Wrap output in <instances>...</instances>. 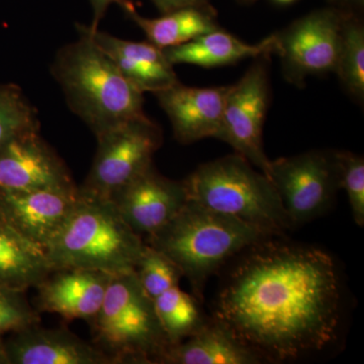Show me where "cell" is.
Masks as SVG:
<instances>
[{
	"mask_svg": "<svg viewBox=\"0 0 364 364\" xmlns=\"http://www.w3.org/2000/svg\"><path fill=\"white\" fill-rule=\"evenodd\" d=\"M336 73L354 97L364 95V28L360 21L344 16Z\"/></svg>",
	"mask_w": 364,
	"mask_h": 364,
	"instance_id": "603a6c76",
	"label": "cell"
},
{
	"mask_svg": "<svg viewBox=\"0 0 364 364\" xmlns=\"http://www.w3.org/2000/svg\"><path fill=\"white\" fill-rule=\"evenodd\" d=\"M339 186L348 196L352 217L359 227L364 225V160L350 152H336Z\"/></svg>",
	"mask_w": 364,
	"mask_h": 364,
	"instance_id": "4316f807",
	"label": "cell"
},
{
	"mask_svg": "<svg viewBox=\"0 0 364 364\" xmlns=\"http://www.w3.org/2000/svg\"><path fill=\"white\" fill-rule=\"evenodd\" d=\"M112 274L98 270L62 269L53 272L36 287L37 306L65 320L91 322L104 301Z\"/></svg>",
	"mask_w": 364,
	"mask_h": 364,
	"instance_id": "2e32d148",
	"label": "cell"
},
{
	"mask_svg": "<svg viewBox=\"0 0 364 364\" xmlns=\"http://www.w3.org/2000/svg\"><path fill=\"white\" fill-rule=\"evenodd\" d=\"M40 130L35 107L18 87L0 86V148L26 132Z\"/></svg>",
	"mask_w": 364,
	"mask_h": 364,
	"instance_id": "cb8c5ba5",
	"label": "cell"
},
{
	"mask_svg": "<svg viewBox=\"0 0 364 364\" xmlns=\"http://www.w3.org/2000/svg\"><path fill=\"white\" fill-rule=\"evenodd\" d=\"M97 140L92 166L79 191L111 200L153 165V156L162 144V134L145 114L102 134Z\"/></svg>",
	"mask_w": 364,
	"mask_h": 364,
	"instance_id": "52a82bcc",
	"label": "cell"
},
{
	"mask_svg": "<svg viewBox=\"0 0 364 364\" xmlns=\"http://www.w3.org/2000/svg\"><path fill=\"white\" fill-rule=\"evenodd\" d=\"M274 51V35L252 45L239 40L220 28L186 44L164 50L172 65L191 64L205 68L226 66L242 60L269 56Z\"/></svg>",
	"mask_w": 364,
	"mask_h": 364,
	"instance_id": "d6986e66",
	"label": "cell"
},
{
	"mask_svg": "<svg viewBox=\"0 0 364 364\" xmlns=\"http://www.w3.org/2000/svg\"><path fill=\"white\" fill-rule=\"evenodd\" d=\"M264 361L215 318L170 344L159 364H259Z\"/></svg>",
	"mask_w": 364,
	"mask_h": 364,
	"instance_id": "ac0fdd59",
	"label": "cell"
},
{
	"mask_svg": "<svg viewBox=\"0 0 364 364\" xmlns=\"http://www.w3.org/2000/svg\"><path fill=\"white\" fill-rule=\"evenodd\" d=\"M230 90L231 85L200 88L178 82L154 95L169 117L176 140L191 144L219 139Z\"/></svg>",
	"mask_w": 364,
	"mask_h": 364,
	"instance_id": "5bb4252c",
	"label": "cell"
},
{
	"mask_svg": "<svg viewBox=\"0 0 364 364\" xmlns=\"http://www.w3.org/2000/svg\"><path fill=\"white\" fill-rule=\"evenodd\" d=\"M123 9L149 42L162 50L186 44L219 28L214 16L203 6L177 9L157 18H144L129 2Z\"/></svg>",
	"mask_w": 364,
	"mask_h": 364,
	"instance_id": "44dd1931",
	"label": "cell"
},
{
	"mask_svg": "<svg viewBox=\"0 0 364 364\" xmlns=\"http://www.w3.org/2000/svg\"><path fill=\"white\" fill-rule=\"evenodd\" d=\"M145 245L111 200L79 191L70 218L44 251L54 272L88 269L114 275L134 272Z\"/></svg>",
	"mask_w": 364,
	"mask_h": 364,
	"instance_id": "277c9868",
	"label": "cell"
},
{
	"mask_svg": "<svg viewBox=\"0 0 364 364\" xmlns=\"http://www.w3.org/2000/svg\"><path fill=\"white\" fill-rule=\"evenodd\" d=\"M244 1H254V0H244Z\"/></svg>",
	"mask_w": 364,
	"mask_h": 364,
	"instance_id": "1f68e13d",
	"label": "cell"
},
{
	"mask_svg": "<svg viewBox=\"0 0 364 364\" xmlns=\"http://www.w3.org/2000/svg\"><path fill=\"white\" fill-rule=\"evenodd\" d=\"M0 364H9V356L6 348V342L2 339V334H0Z\"/></svg>",
	"mask_w": 364,
	"mask_h": 364,
	"instance_id": "f546056e",
	"label": "cell"
},
{
	"mask_svg": "<svg viewBox=\"0 0 364 364\" xmlns=\"http://www.w3.org/2000/svg\"><path fill=\"white\" fill-rule=\"evenodd\" d=\"M269 235L233 217L188 202L145 243L174 263L203 301L207 282L230 260Z\"/></svg>",
	"mask_w": 364,
	"mask_h": 364,
	"instance_id": "3957f363",
	"label": "cell"
},
{
	"mask_svg": "<svg viewBox=\"0 0 364 364\" xmlns=\"http://www.w3.org/2000/svg\"><path fill=\"white\" fill-rule=\"evenodd\" d=\"M53 272L44 249L0 220V287L26 291Z\"/></svg>",
	"mask_w": 364,
	"mask_h": 364,
	"instance_id": "ffe728a7",
	"label": "cell"
},
{
	"mask_svg": "<svg viewBox=\"0 0 364 364\" xmlns=\"http://www.w3.org/2000/svg\"><path fill=\"white\" fill-rule=\"evenodd\" d=\"M39 313L28 303L26 291L0 287V334L40 325Z\"/></svg>",
	"mask_w": 364,
	"mask_h": 364,
	"instance_id": "484cf974",
	"label": "cell"
},
{
	"mask_svg": "<svg viewBox=\"0 0 364 364\" xmlns=\"http://www.w3.org/2000/svg\"><path fill=\"white\" fill-rule=\"evenodd\" d=\"M153 303L170 344L181 341L205 322L198 299L182 291L179 286L163 291L153 299Z\"/></svg>",
	"mask_w": 364,
	"mask_h": 364,
	"instance_id": "7402d4cb",
	"label": "cell"
},
{
	"mask_svg": "<svg viewBox=\"0 0 364 364\" xmlns=\"http://www.w3.org/2000/svg\"><path fill=\"white\" fill-rule=\"evenodd\" d=\"M162 14L171 13L186 7L203 6L207 0H152Z\"/></svg>",
	"mask_w": 364,
	"mask_h": 364,
	"instance_id": "83f0119b",
	"label": "cell"
},
{
	"mask_svg": "<svg viewBox=\"0 0 364 364\" xmlns=\"http://www.w3.org/2000/svg\"><path fill=\"white\" fill-rule=\"evenodd\" d=\"M77 30L85 33L141 92H159L179 82L164 50L152 43L119 39L85 25H78Z\"/></svg>",
	"mask_w": 364,
	"mask_h": 364,
	"instance_id": "9a60e30c",
	"label": "cell"
},
{
	"mask_svg": "<svg viewBox=\"0 0 364 364\" xmlns=\"http://www.w3.org/2000/svg\"><path fill=\"white\" fill-rule=\"evenodd\" d=\"M135 272L144 291L152 301L170 287L179 286V282L183 277L172 261L147 244Z\"/></svg>",
	"mask_w": 364,
	"mask_h": 364,
	"instance_id": "d4e9b609",
	"label": "cell"
},
{
	"mask_svg": "<svg viewBox=\"0 0 364 364\" xmlns=\"http://www.w3.org/2000/svg\"><path fill=\"white\" fill-rule=\"evenodd\" d=\"M267 58H256L239 82L231 85L219 136V140L232 146L237 154L267 176L272 163L263 146V127L270 95Z\"/></svg>",
	"mask_w": 364,
	"mask_h": 364,
	"instance_id": "9c48e42d",
	"label": "cell"
},
{
	"mask_svg": "<svg viewBox=\"0 0 364 364\" xmlns=\"http://www.w3.org/2000/svg\"><path fill=\"white\" fill-rule=\"evenodd\" d=\"M65 163L40 136L26 132L0 148V191H75Z\"/></svg>",
	"mask_w": 364,
	"mask_h": 364,
	"instance_id": "8fae6325",
	"label": "cell"
},
{
	"mask_svg": "<svg viewBox=\"0 0 364 364\" xmlns=\"http://www.w3.org/2000/svg\"><path fill=\"white\" fill-rule=\"evenodd\" d=\"M267 177L294 227L324 215L340 189L336 152L279 158L270 163Z\"/></svg>",
	"mask_w": 364,
	"mask_h": 364,
	"instance_id": "ba28073f",
	"label": "cell"
},
{
	"mask_svg": "<svg viewBox=\"0 0 364 364\" xmlns=\"http://www.w3.org/2000/svg\"><path fill=\"white\" fill-rule=\"evenodd\" d=\"M183 184L189 202L269 236L284 237L294 228L272 181L237 153L200 165Z\"/></svg>",
	"mask_w": 364,
	"mask_h": 364,
	"instance_id": "5b68a950",
	"label": "cell"
},
{
	"mask_svg": "<svg viewBox=\"0 0 364 364\" xmlns=\"http://www.w3.org/2000/svg\"><path fill=\"white\" fill-rule=\"evenodd\" d=\"M275 1L279 2V4H291V2H294V0H275Z\"/></svg>",
	"mask_w": 364,
	"mask_h": 364,
	"instance_id": "4dcf8cb0",
	"label": "cell"
},
{
	"mask_svg": "<svg viewBox=\"0 0 364 364\" xmlns=\"http://www.w3.org/2000/svg\"><path fill=\"white\" fill-rule=\"evenodd\" d=\"M111 200L124 221L141 237L161 229L188 202L183 181L161 176L154 165L117 191Z\"/></svg>",
	"mask_w": 364,
	"mask_h": 364,
	"instance_id": "7c38bea8",
	"label": "cell"
},
{
	"mask_svg": "<svg viewBox=\"0 0 364 364\" xmlns=\"http://www.w3.org/2000/svg\"><path fill=\"white\" fill-rule=\"evenodd\" d=\"M90 325L93 344L114 364H159L170 345L154 303L135 270L112 275L102 305Z\"/></svg>",
	"mask_w": 364,
	"mask_h": 364,
	"instance_id": "8992f818",
	"label": "cell"
},
{
	"mask_svg": "<svg viewBox=\"0 0 364 364\" xmlns=\"http://www.w3.org/2000/svg\"><path fill=\"white\" fill-rule=\"evenodd\" d=\"M77 31L78 39L57 52L51 73L71 111L97 138L145 116L143 92L85 33Z\"/></svg>",
	"mask_w": 364,
	"mask_h": 364,
	"instance_id": "7a4b0ae2",
	"label": "cell"
},
{
	"mask_svg": "<svg viewBox=\"0 0 364 364\" xmlns=\"http://www.w3.org/2000/svg\"><path fill=\"white\" fill-rule=\"evenodd\" d=\"M79 200L75 191H0V220L45 249L68 221Z\"/></svg>",
	"mask_w": 364,
	"mask_h": 364,
	"instance_id": "4fadbf2b",
	"label": "cell"
},
{
	"mask_svg": "<svg viewBox=\"0 0 364 364\" xmlns=\"http://www.w3.org/2000/svg\"><path fill=\"white\" fill-rule=\"evenodd\" d=\"M112 4H119L122 6L126 4L124 0H90L91 9H92V23H90L91 30H97L100 28V21L104 18L109 7Z\"/></svg>",
	"mask_w": 364,
	"mask_h": 364,
	"instance_id": "f1b7e54d",
	"label": "cell"
},
{
	"mask_svg": "<svg viewBox=\"0 0 364 364\" xmlns=\"http://www.w3.org/2000/svg\"><path fill=\"white\" fill-rule=\"evenodd\" d=\"M344 16L336 9H320L275 33L274 53L289 82L301 85L309 76L337 71Z\"/></svg>",
	"mask_w": 364,
	"mask_h": 364,
	"instance_id": "30bf717a",
	"label": "cell"
},
{
	"mask_svg": "<svg viewBox=\"0 0 364 364\" xmlns=\"http://www.w3.org/2000/svg\"><path fill=\"white\" fill-rule=\"evenodd\" d=\"M6 342L9 364H114L95 344L65 329L33 326Z\"/></svg>",
	"mask_w": 364,
	"mask_h": 364,
	"instance_id": "e0dca14e",
	"label": "cell"
},
{
	"mask_svg": "<svg viewBox=\"0 0 364 364\" xmlns=\"http://www.w3.org/2000/svg\"><path fill=\"white\" fill-rule=\"evenodd\" d=\"M237 257L213 318L264 363L322 351L336 339L341 294L331 256L274 236Z\"/></svg>",
	"mask_w": 364,
	"mask_h": 364,
	"instance_id": "6da1fadb",
	"label": "cell"
}]
</instances>
